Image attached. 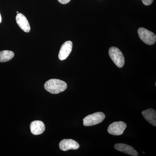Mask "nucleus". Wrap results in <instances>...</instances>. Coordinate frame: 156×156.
I'll return each instance as SVG.
<instances>
[{
  "mask_svg": "<svg viewBox=\"0 0 156 156\" xmlns=\"http://www.w3.org/2000/svg\"><path fill=\"white\" fill-rule=\"evenodd\" d=\"M44 88L50 93L56 94L64 91L67 89V85L66 82L61 80L51 79L46 82Z\"/></svg>",
  "mask_w": 156,
  "mask_h": 156,
  "instance_id": "1",
  "label": "nucleus"
},
{
  "mask_svg": "<svg viewBox=\"0 0 156 156\" xmlns=\"http://www.w3.org/2000/svg\"><path fill=\"white\" fill-rule=\"evenodd\" d=\"M109 55L115 64L119 68H122L125 64V58L123 53L118 48L112 47L109 49Z\"/></svg>",
  "mask_w": 156,
  "mask_h": 156,
  "instance_id": "2",
  "label": "nucleus"
},
{
  "mask_svg": "<svg viewBox=\"0 0 156 156\" xmlns=\"http://www.w3.org/2000/svg\"><path fill=\"white\" fill-rule=\"evenodd\" d=\"M105 118V115L101 112H97L89 115L83 120L85 126H93L101 123Z\"/></svg>",
  "mask_w": 156,
  "mask_h": 156,
  "instance_id": "3",
  "label": "nucleus"
},
{
  "mask_svg": "<svg viewBox=\"0 0 156 156\" xmlns=\"http://www.w3.org/2000/svg\"><path fill=\"white\" fill-rule=\"evenodd\" d=\"M138 36L141 41L147 44L151 45L155 44L156 41V36L150 31L143 27H140L137 30Z\"/></svg>",
  "mask_w": 156,
  "mask_h": 156,
  "instance_id": "4",
  "label": "nucleus"
},
{
  "mask_svg": "<svg viewBox=\"0 0 156 156\" xmlns=\"http://www.w3.org/2000/svg\"><path fill=\"white\" fill-rule=\"evenodd\" d=\"M127 128L126 123L123 122H116L112 123L108 128V131L110 134L113 135H120L124 133Z\"/></svg>",
  "mask_w": 156,
  "mask_h": 156,
  "instance_id": "5",
  "label": "nucleus"
},
{
  "mask_svg": "<svg viewBox=\"0 0 156 156\" xmlns=\"http://www.w3.org/2000/svg\"><path fill=\"white\" fill-rule=\"evenodd\" d=\"M73 48V43L71 41H67L62 45L58 57L60 60L66 59L71 53Z\"/></svg>",
  "mask_w": 156,
  "mask_h": 156,
  "instance_id": "6",
  "label": "nucleus"
},
{
  "mask_svg": "<svg viewBox=\"0 0 156 156\" xmlns=\"http://www.w3.org/2000/svg\"><path fill=\"white\" fill-rule=\"evenodd\" d=\"M59 148L62 151H67L69 150H77L80 147L78 143L72 139H63L59 144Z\"/></svg>",
  "mask_w": 156,
  "mask_h": 156,
  "instance_id": "7",
  "label": "nucleus"
},
{
  "mask_svg": "<svg viewBox=\"0 0 156 156\" xmlns=\"http://www.w3.org/2000/svg\"><path fill=\"white\" fill-rule=\"evenodd\" d=\"M17 24L26 33H29L30 30V27L26 17L21 13H18L16 17Z\"/></svg>",
  "mask_w": 156,
  "mask_h": 156,
  "instance_id": "8",
  "label": "nucleus"
},
{
  "mask_svg": "<svg viewBox=\"0 0 156 156\" xmlns=\"http://www.w3.org/2000/svg\"><path fill=\"white\" fill-rule=\"evenodd\" d=\"M114 147L117 150L130 155L137 156L138 155V153L134 148L128 144H115Z\"/></svg>",
  "mask_w": 156,
  "mask_h": 156,
  "instance_id": "9",
  "label": "nucleus"
},
{
  "mask_svg": "<svg viewBox=\"0 0 156 156\" xmlns=\"http://www.w3.org/2000/svg\"><path fill=\"white\" fill-rule=\"evenodd\" d=\"M31 132L34 135L41 134L45 131V126L41 121H34L32 122L30 125Z\"/></svg>",
  "mask_w": 156,
  "mask_h": 156,
  "instance_id": "10",
  "label": "nucleus"
},
{
  "mask_svg": "<svg viewBox=\"0 0 156 156\" xmlns=\"http://www.w3.org/2000/svg\"><path fill=\"white\" fill-rule=\"evenodd\" d=\"M142 114L144 119L153 126H156V112L152 108L143 111Z\"/></svg>",
  "mask_w": 156,
  "mask_h": 156,
  "instance_id": "11",
  "label": "nucleus"
},
{
  "mask_svg": "<svg viewBox=\"0 0 156 156\" xmlns=\"http://www.w3.org/2000/svg\"><path fill=\"white\" fill-rule=\"evenodd\" d=\"M14 56L13 51L3 50L0 51V62H6L10 61Z\"/></svg>",
  "mask_w": 156,
  "mask_h": 156,
  "instance_id": "12",
  "label": "nucleus"
},
{
  "mask_svg": "<svg viewBox=\"0 0 156 156\" xmlns=\"http://www.w3.org/2000/svg\"><path fill=\"white\" fill-rule=\"evenodd\" d=\"M141 1L145 5L148 6L152 4L154 0H141Z\"/></svg>",
  "mask_w": 156,
  "mask_h": 156,
  "instance_id": "13",
  "label": "nucleus"
},
{
  "mask_svg": "<svg viewBox=\"0 0 156 156\" xmlns=\"http://www.w3.org/2000/svg\"><path fill=\"white\" fill-rule=\"evenodd\" d=\"M71 0H58L59 3L63 5H66L70 2Z\"/></svg>",
  "mask_w": 156,
  "mask_h": 156,
  "instance_id": "14",
  "label": "nucleus"
},
{
  "mask_svg": "<svg viewBox=\"0 0 156 156\" xmlns=\"http://www.w3.org/2000/svg\"><path fill=\"white\" fill-rule=\"evenodd\" d=\"M2 22V17H1V14H0V23Z\"/></svg>",
  "mask_w": 156,
  "mask_h": 156,
  "instance_id": "15",
  "label": "nucleus"
},
{
  "mask_svg": "<svg viewBox=\"0 0 156 156\" xmlns=\"http://www.w3.org/2000/svg\"><path fill=\"white\" fill-rule=\"evenodd\" d=\"M17 14H18V13H18V11H17Z\"/></svg>",
  "mask_w": 156,
  "mask_h": 156,
  "instance_id": "16",
  "label": "nucleus"
}]
</instances>
